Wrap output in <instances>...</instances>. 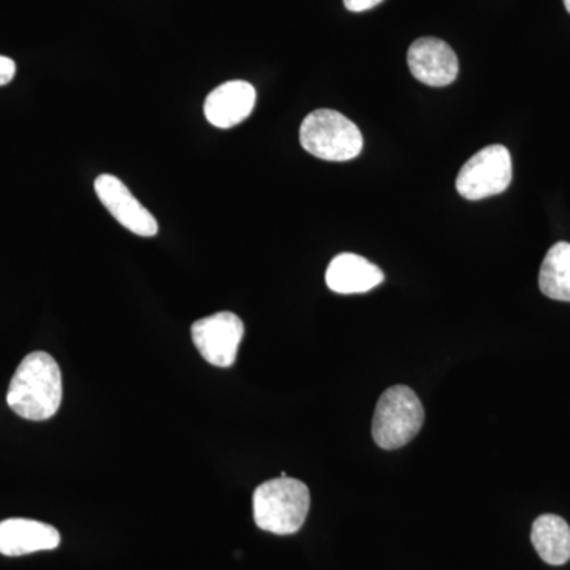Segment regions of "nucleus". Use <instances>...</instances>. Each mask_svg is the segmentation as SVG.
<instances>
[{"label":"nucleus","instance_id":"1","mask_svg":"<svg viewBox=\"0 0 570 570\" xmlns=\"http://www.w3.org/2000/svg\"><path fill=\"white\" fill-rule=\"evenodd\" d=\"M61 403V367L47 352H32L11 377L7 404L21 419L43 422L55 417Z\"/></svg>","mask_w":570,"mask_h":570},{"label":"nucleus","instance_id":"2","mask_svg":"<svg viewBox=\"0 0 570 570\" xmlns=\"http://www.w3.org/2000/svg\"><path fill=\"white\" fill-rule=\"evenodd\" d=\"M309 489L302 480L279 478L262 483L254 491V520L261 530L277 535L295 534L309 512Z\"/></svg>","mask_w":570,"mask_h":570},{"label":"nucleus","instance_id":"3","mask_svg":"<svg viewBox=\"0 0 570 570\" xmlns=\"http://www.w3.org/2000/svg\"><path fill=\"white\" fill-rule=\"evenodd\" d=\"M299 142L318 159L346 163L362 153L363 135L343 112L316 110L302 122Z\"/></svg>","mask_w":570,"mask_h":570},{"label":"nucleus","instance_id":"4","mask_svg":"<svg viewBox=\"0 0 570 570\" xmlns=\"http://www.w3.org/2000/svg\"><path fill=\"white\" fill-rule=\"evenodd\" d=\"M425 409L414 390L406 385H395L379 397L373 419L374 442L381 449L404 448L422 430Z\"/></svg>","mask_w":570,"mask_h":570},{"label":"nucleus","instance_id":"5","mask_svg":"<svg viewBox=\"0 0 570 570\" xmlns=\"http://www.w3.org/2000/svg\"><path fill=\"white\" fill-rule=\"evenodd\" d=\"M512 157L502 145L480 149L456 176V190L466 200H483L508 190L512 183Z\"/></svg>","mask_w":570,"mask_h":570},{"label":"nucleus","instance_id":"6","mask_svg":"<svg viewBox=\"0 0 570 570\" xmlns=\"http://www.w3.org/2000/svg\"><path fill=\"white\" fill-rule=\"evenodd\" d=\"M193 341L206 362L214 366L230 367L236 362L245 325L234 313H217L200 318L193 325Z\"/></svg>","mask_w":570,"mask_h":570},{"label":"nucleus","instance_id":"7","mask_svg":"<svg viewBox=\"0 0 570 570\" xmlns=\"http://www.w3.org/2000/svg\"><path fill=\"white\" fill-rule=\"evenodd\" d=\"M94 189L108 213L127 230L142 238L157 235L159 224L156 217L134 197L118 176L100 175L94 183Z\"/></svg>","mask_w":570,"mask_h":570},{"label":"nucleus","instance_id":"8","mask_svg":"<svg viewBox=\"0 0 570 570\" xmlns=\"http://www.w3.org/2000/svg\"><path fill=\"white\" fill-rule=\"evenodd\" d=\"M407 63L415 80L431 88H444L459 77V58L444 40L423 37L411 45Z\"/></svg>","mask_w":570,"mask_h":570},{"label":"nucleus","instance_id":"9","mask_svg":"<svg viewBox=\"0 0 570 570\" xmlns=\"http://www.w3.org/2000/svg\"><path fill=\"white\" fill-rule=\"evenodd\" d=\"M255 92L250 82L234 80L217 86L205 100V116L219 129H232L249 118L254 111Z\"/></svg>","mask_w":570,"mask_h":570},{"label":"nucleus","instance_id":"10","mask_svg":"<svg viewBox=\"0 0 570 570\" xmlns=\"http://www.w3.org/2000/svg\"><path fill=\"white\" fill-rule=\"evenodd\" d=\"M61 543V534L51 524L29 519L0 521V554L24 557L37 551L55 550Z\"/></svg>","mask_w":570,"mask_h":570},{"label":"nucleus","instance_id":"11","mask_svg":"<svg viewBox=\"0 0 570 570\" xmlns=\"http://www.w3.org/2000/svg\"><path fill=\"white\" fill-rule=\"evenodd\" d=\"M325 281L336 294H365L384 283V273L362 255L346 253L330 262Z\"/></svg>","mask_w":570,"mask_h":570},{"label":"nucleus","instance_id":"12","mask_svg":"<svg viewBox=\"0 0 570 570\" xmlns=\"http://www.w3.org/2000/svg\"><path fill=\"white\" fill-rule=\"evenodd\" d=\"M531 542L547 564L562 566L570 560V527L561 517L540 515L532 523Z\"/></svg>","mask_w":570,"mask_h":570},{"label":"nucleus","instance_id":"13","mask_svg":"<svg viewBox=\"0 0 570 570\" xmlns=\"http://www.w3.org/2000/svg\"><path fill=\"white\" fill-rule=\"evenodd\" d=\"M539 287L543 295L570 303V245L557 243L540 266Z\"/></svg>","mask_w":570,"mask_h":570},{"label":"nucleus","instance_id":"14","mask_svg":"<svg viewBox=\"0 0 570 570\" xmlns=\"http://www.w3.org/2000/svg\"><path fill=\"white\" fill-rule=\"evenodd\" d=\"M17 73V63L7 56H0V86L9 85Z\"/></svg>","mask_w":570,"mask_h":570},{"label":"nucleus","instance_id":"15","mask_svg":"<svg viewBox=\"0 0 570 570\" xmlns=\"http://www.w3.org/2000/svg\"><path fill=\"white\" fill-rule=\"evenodd\" d=\"M381 2H384V0H344V6L348 11L362 13V11L374 9Z\"/></svg>","mask_w":570,"mask_h":570},{"label":"nucleus","instance_id":"16","mask_svg":"<svg viewBox=\"0 0 570 570\" xmlns=\"http://www.w3.org/2000/svg\"><path fill=\"white\" fill-rule=\"evenodd\" d=\"M566 10L570 13V0H564Z\"/></svg>","mask_w":570,"mask_h":570}]
</instances>
